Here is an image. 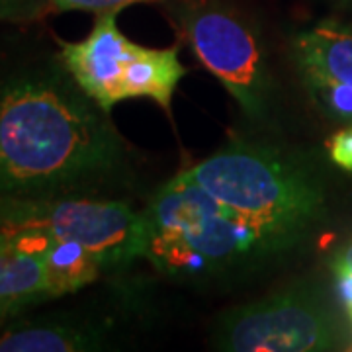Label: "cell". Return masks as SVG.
<instances>
[{
    "label": "cell",
    "instance_id": "cell-3",
    "mask_svg": "<svg viewBox=\"0 0 352 352\" xmlns=\"http://www.w3.org/2000/svg\"><path fill=\"white\" fill-rule=\"evenodd\" d=\"M145 256L170 274H214L264 254L256 233L184 173L159 190L143 212Z\"/></svg>",
    "mask_w": 352,
    "mask_h": 352
},
{
    "label": "cell",
    "instance_id": "cell-8",
    "mask_svg": "<svg viewBox=\"0 0 352 352\" xmlns=\"http://www.w3.org/2000/svg\"><path fill=\"white\" fill-rule=\"evenodd\" d=\"M43 300H53V292L41 252L25 237L0 233V303L20 314Z\"/></svg>",
    "mask_w": 352,
    "mask_h": 352
},
{
    "label": "cell",
    "instance_id": "cell-17",
    "mask_svg": "<svg viewBox=\"0 0 352 352\" xmlns=\"http://www.w3.org/2000/svg\"><path fill=\"white\" fill-rule=\"evenodd\" d=\"M14 314H16V311H14L12 307H8V305H2V303H0V327H2V323H4L8 317H12Z\"/></svg>",
    "mask_w": 352,
    "mask_h": 352
},
{
    "label": "cell",
    "instance_id": "cell-18",
    "mask_svg": "<svg viewBox=\"0 0 352 352\" xmlns=\"http://www.w3.org/2000/svg\"><path fill=\"white\" fill-rule=\"evenodd\" d=\"M349 314H351V321H352V309H349Z\"/></svg>",
    "mask_w": 352,
    "mask_h": 352
},
{
    "label": "cell",
    "instance_id": "cell-14",
    "mask_svg": "<svg viewBox=\"0 0 352 352\" xmlns=\"http://www.w3.org/2000/svg\"><path fill=\"white\" fill-rule=\"evenodd\" d=\"M47 0H0V22L36 18L45 10Z\"/></svg>",
    "mask_w": 352,
    "mask_h": 352
},
{
    "label": "cell",
    "instance_id": "cell-6",
    "mask_svg": "<svg viewBox=\"0 0 352 352\" xmlns=\"http://www.w3.org/2000/svg\"><path fill=\"white\" fill-rule=\"evenodd\" d=\"M186 36L200 61L214 73L241 108L258 116L266 102V73L258 43L247 25L221 10H192Z\"/></svg>",
    "mask_w": 352,
    "mask_h": 352
},
{
    "label": "cell",
    "instance_id": "cell-1",
    "mask_svg": "<svg viewBox=\"0 0 352 352\" xmlns=\"http://www.w3.org/2000/svg\"><path fill=\"white\" fill-rule=\"evenodd\" d=\"M124 170V139L59 59L0 76V198L94 196Z\"/></svg>",
    "mask_w": 352,
    "mask_h": 352
},
{
    "label": "cell",
    "instance_id": "cell-15",
    "mask_svg": "<svg viewBox=\"0 0 352 352\" xmlns=\"http://www.w3.org/2000/svg\"><path fill=\"white\" fill-rule=\"evenodd\" d=\"M335 274L339 282V294L346 307L352 309V243L335 261Z\"/></svg>",
    "mask_w": 352,
    "mask_h": 352
},
{
    "label": "cell",
    "instance_id": "cell-10",
    "mask_svg": "<svg viewBox=\"0 0 352 352\" xmlns=\"http://www.w3.org/2000/svg\"><path fill=\"white\" fill-rule=\"evenodd\" d=\"M294 51L307 82L335 80L352 87V30L323 22L300 34Z\"/></svg>",
    "mask_w": 352,
    "mask_h": 352
},
{
    "label": "cell",
    "instance_id": "cell-12",
    "mask_svg": "<svg viewBox=\"0 0 352 352\" xmlns=\"http://www.w3.org/2000/svg\"><path fill=\"white\" fill-rule=\"evenodd\" d=\"M307 85L331 112L352 120V87L335 82V80H319V82H307Z\"/></svg>",
    "mask_w": 352,
    "mask_h": 352
},
{
    "label": "cell",
    "instance_id": "cell-2",
    "mask_svg": "<svg viewBox=\"0 0 352 352\" xmlns=\"http://www.w3.org/2000/svg\"><path fill=\"white\" fill-rule=\"evenodd\" d=\"M186 175L251 227L264 254L300 241L323 208L314 176L263 145L233 143Z\"/></svg>",
    "mask_w": 352,
    "mask_h": 352
},
{
    "label": "cell",
    "instance_id": "cell-11",
    "mask_svg": "<svg viewBox=\"0 0 352 352\" xmlns=\"http://www.w3.org/2000/svg\"><path fill=\"white\" fill-rule=\"evenodd\" d=\"M14 235V233H12ZM30 241L43 256L50 272L53 298L73 294L96 282L104 272L100 258L80 243L50 235H20Z\"/></svg>",
    "mask_w": 352,
    "mask_h": 352
},
{
    "label": "cell",
    "instance_id": "cell-7",
    "mask_svg": "<svg viewBox=\"0 0 352 352\" xmlns=\"http://www.w3.org/2000/svg\"><path fill=\"white\" fill-rule=\"evenodd\" d=\"M116 14L102 12L87 38L73 43L65 41L57 55L80 90L106 112L127 98V75L141 51V45L120 32Z\"/></svg>",
    "mask_w": 352,
    "mask_h": 352
},
{
    "label": "cell",
    "instance_id": "cell-4",
    "mask_svg": "<svg viewBox=\"0 0 352 352\" xmlns=\"http://www.w3.org/2000/svg\"><path fill=\"white\" fill-rule=\"evenodd\" d=\"M0 233L75 241L100 258L104 270L126 266L147 249L145 214L96 196L0 198Z\"/></svg>",
    "mask_w": 352,
    "mask_h": 352
},
{
    "label": "cell",
    "instance_id": "cell-5",
    "mask_svg": "<svg viewBox=\"0 0 352 352\" xmlns=\"http://www.w3.org/2000/svg\"><path fill=\"white\" fill-rule=\"evenodd\" d=\"M333 344V327L319 305L302 294H280L227 315L217 346L237 352H309Z\"/></svg>",
    "mask_w": 352,
    "mask_h": 352
},
{
    "label": "cell",
    "instance_id": "cell-9",
    "mask_svg": "<svg viewBox=\"0 0 352 352\" xmlns=\"http://www.w3.org/2000/svg\"><path fill=\"white\" fill-rule=\"evenodd\" d=\"M104 342V329L75 317L25 321L0 331V352H82Z\"/></svg>",
    "mask_w": 352,
    "mask_h": 352
},
{
    "label": "cell",
    "instance_id": "cell-13",
    "mask_svg": "<svg viewBox=\"0 0 352 352\" xmlns=\"http://www.w3.org/2000/svg\"><path fill=\"white\" fill-rule=\"evenodd\" d=\"M143 2V0H47L53 10L69 12V10H87V12H118L127 4Z\"/></svg>",
    "mask_w": 352,
    "mask_h": 352
},
{
    "label": "cell",
    "instance_id": "cell-16",
    "mask_svg": "<svg viewBox=\"0 0 352 352\" xmlns=\"http://www.w3.org/2000/svg\"><path fill=\"white\" fill-rule=\"evenodd\" d=\"M331 159L339 164L340 168L352 173V127L339 131L329 143Z\"/></svg>",
    "mask_w": 352,
    "mask_h": 352
}]
</instances>
